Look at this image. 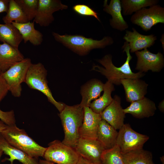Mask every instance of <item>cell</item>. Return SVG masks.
<instances>
[{
    "instance_id": "15",
    "label": "cell",
    "mask_w": 164,
    "mask_h": 164,
    "mask_svg": "<svg viewBox=\"0 0 164 164\" xmlns=\"http://www.w3.org/2000/svg\"><path fill=\"white\" fill-rule=\"evenodd\" d=\"M132 30V32L126 30L123 38L128 43L130 52L131 53L150 47L153 45L157 39L156 36L154 34L142 35L134 28Z\"/></svg>"
},
{
    "instance_id": "14",
    "label": "cell",
    "mask_w": 164,
    "mask_h": 164,
    "mask_svg": "<svg viewBox=\"0 0 164 164\" xmlns=\"http://www.w3.org/2000/svg\"><path fill=\"white\" fill-rule=\"evenodd\" d=\"M123 109L121 105V98L115 95L111 103L100 114L101 119L116 130H119L124 124L125 114Z\"/></svg>"
},
{
    "instance_id": "1",
    "label": "cell",
    "mask_w": 164,
    "mask_h": 164,
    "mask_svg": "<svg viewBox=\"0 0 164 164\" xmlns=\"http://www.w3.org/2000/svg\"><path fill=\"white\" fill-rule=\"evenodd\" d=\"M122 49H123V52H126L127 58L121 66L118 67H116L113 63L112 55L108 54L97 60L103 67L94 65L92 69L93 70L100 73L106 77L108 81L116 85H120L121 80L122 79H140L145 75L143 73L139 71L134 73L132 70L129 63L132 57L130 54L128 42H125Z\"/></svg>"
},
{
    "instance_id": "37",
    "label": "cell",
    "mask_w": 164,
    "mask_h": 164,
    "mask_svg": "<svg viewBox=\"0 0 164 164\" xmlns=\"http://www.w3.org/2000/svg\"><path fill=\"white\" fill-rule=\"evenodd\" d=\"M164 100L162 101L159 104L158 108L159 110L162 112H164Z\"/></svg>"
},
{
    "instance_id": "32",
    "label": "cell",
    "mask_w": 164,
    "mask_h": 164,
    "mask_svg": "<svg viewBox=\"0 0 164 164\" xmlns=\"http://www.w3.org/2000/svg\"><path fill=\"white\" fill-rule=\"evenodd\" d=\"M0 119L8 125H16L14 112L13 110L4 111L0 109Z\"/></svg>"
},
{
    "instance_id": "5",
    "label": "cell",
    "mask_w": 164,
    "mask_h": 164,
    "mask_svg": "<svg viewBox=\"0 0 164 164\" xmlns=\"http://www.w3.org/2000/svg\"><path fill=\"white\" fill-rule=\"evenodd\" d=\"M47 74V71L42 63H32L27 71L24 82L30 88L38 90L46 96L48 101L60 112L65 104L57 101L53 97L48 85Z\"/></svg>"
},
{
    "instance_id": "20",
    "label": "cell",
    "mask_w": 164,
    "mask_h": 164,
    "mask_svg": "<svg viewBox=\"0 0 164 164\" xmlns=\"http://www.w3.org/2000/svg\"><path fill=\"white\" fill-rule=\"evenodd\" d=\"M0 149L5 154L9 157L6 158L3 161L6 160L10 162L13 164L15 160L19 161L22 164H39L38 159L32 158L27 154L10 145L0 133Z\"/></svg>"
},
{
    "instance_id": "39",
    "label": "cell",
    "mask_w": 164,
    "mask_h": 164,
    "mask_svg": "<svg viewBox=\"0 0 164 164\" xmlns=\"http://www.w3.org/2000/svg\"><path fill=\"white\" fill-rule=\"evenodd\" d=\"M164 34H162V35L161 38V39H160V41L161 42L162 45V48H163V51L164 50Z\"/></svg>"
},
{
    "instance_id": "19",
    "label": "cell",
    "mask_w": 164,
    "mask_h": 164,
    "mask_svg": "<svg viewBox=\"0 0 164 164\" xmlns=\"http://www.w3.org/2000/svg\"><path fill=\"white\" fill-rule=\"evenodd\" d=\"M24 58L18 48L5 43H0V69L2 73Z\"/></svg>"
},
{
    "instance_id": "41",
    "label": "cell",
    "mask_w": 164,
    "mask_h": 164,
    "mask_svg": "<svg viewBox=\"0 0 164 164\" xmlns=\"http://www.w3.org/2000/svg\"><path fill=\"white\" fill-rule=\"evenodd\" d=\"M1 73H2V72H1V70L0 69V74H1Z\"/></svg>"
},
{
    "instance_id": "21",
    "label": "cell",
    "mask_w": 164,
    "mask_h": 164,
    "mask_svg": "<svg viewBox=\"0 0 164 164\" xmlns=\"http://www.w3.org/2000/svg\"><path fill=\"white\" fill-rule=\"evenodd\" d=\"M104 84L100 80L93 79L84 85L80 90L82 99L80 105L83 107H89L92 100L100 96L104 90Z\"/></svg>"
},
{
    "instance_id": "4",
    "label": "cell",
    "mask_w": 164,
    "mask_h": 164,
    "mask_svg": "<svg viewBox=\"0 0 164 164\" xmlns=\"http://www.w3.org/2000/svg\"><path fill=\"white\" fill-rule=\"evenodd\" d=\"M1 134L10 145L30 157L37 159L43 157L46 148L38 144L28 135L24 130L19 128L16 125H8Z\"/></svg>"
},
{
    "instance_id": "12",
    "label": "cell",
    "mask_w": 164,
    "mask_h": 164,
    "mask_svg": "<svg viewBox=\"0 0 164 164\" xmlns=\"http://www.w3.org/2000/svg\"><path fill=\"white\" fill-rule=\"evenodd\" d=\"M67 8L68 6L62 4L60 0H38L34 21L41 26H48L54 20V12Z\"/></svg>"
},
{
    "instance_id": "40",
    "label": "cell",
    "mask_w": 164,
    "mask_h": 164,
    "mask_svg": "<svg viewBox=\"0 0 164 164\" xmlns=\"http://www.w3.org/2000/svg\"><path fill=\"white\" fill-rule=\"evenodd\" d=\"M3 153V151H2V150L1 149H0V159Z\"/></svg>"
},
{
    "instance_id": "18",
    "label": "cell",
    "mask_w": 164,
    "mask_h": 164,
    "mask_svg": "<svg viewBox=\"0 0 164 164\" xmlns=\"http://www.w3.org/2000/svg\"><path fill=\"white\" fill-rule=\"evenodd\" d=\"M103 7V11L112 17L109 22L113 29L123 31L128 28V25L122 14L121 0H111L108 5V0H105L104 1Z\"/></svg>"
},
{
    "instance_id": "30",
    "label": "cell",
    "mask_w": 164,
    "mask_h": 164,
    "mask_svg": "<svg viewBox=\"0 0 164 164\" xmlns=\"http://www.w3.org/2000/svg\"><path fill=\"white\" fill-rule=\"evenodd\" d=\"M26 17L28 21L34 19L37 9L38 0H15Z\"/></svg>"
},
{
    "instance_id": "9",
    "label": "cell",
    "mask_w": 164,
    "mask_h": 164,
    "mask_svg": "<svg viewBox=\"0 0 164 164\" xmlns=\"http://www.w3.org/2000/svg\"><path fill=\"white\" fill-rule=\"evenodd\" d=\"M130 21L148 31L158 23H164V8L158 4L143 8L131 16Z\"/></svg>"
},
{
    "instance_id": "26",
    "label": "cell",
    "mask_w": 164,
    "mask_h": 164,
    "mask_svg": "<svg viewBox=\"0 0 164 164\" xmlns=\"http://www.w3.org/2000/svg\"><path fill=\"white\" fill-rule=\"evenodd\" d=\"M123 156L125 164H154L151 153L143 149L130 152Z\"/></svg>"
},
{
    "instance_id": "42",
    "label": "cell",
    "mask_w": 164,
    "mask_h": 164,
    "mask_svg": "<svg viewBox=\"0 0 164 164\" xmlns=\"http://www.w3.org/2000/svg\"></svg>"
},
{
    "instance_id": "36",
    "label": "cell",
    "mask_w": 164,
    "mask_h": 164,
    "mask_svg": "<svg viewBox=\"0 0 164 164\" xmlns=\"http://www.w3.org/2000/svg\"><path fill=\"white\" fill-rule=\"evenodd\" d=\"M77 164H94L86 160L80 156L79 160Z\"/></svg>"
},
{
    "instance_id": "29",
    "label": "cell",
    "mask_w": 164,
    "mask_h": 164,
    "mask_svg": "<svg viewBox=\"0 0 164 164\" xmlns=\"http://www.w3.org/2000/svg\"><path fill=\"white\" fill-rule=\"evenodd\" d=\"M101 159L102 164H125L123 155L116 144L111 149H105Z\"/></svg>"
},
{
    "instance_id": "10",
    "label": "cell",
    "mask_w": 164,
    "mask_h": 164,
    "mask_svg": "<svg viewBox=\"0 0 164 164\" xmlns=\"http://www.w3.org/2000/svg\"><path fill=\"white\" fill-rule=\"evenodd\" d=\"M74 149L80 156L94 164H102L101 156L105 149L97 139L80 138Z\"/></svg>"
},
{
    "instance_id": "2",
    "label": "cell",
    "mask_w": 164,
    "mask_h": 164,
    "mask_svg": "<svg viewBox=\"0 0 164 164\" xmlns=\"http://www.w3.org/2000/svg\"><path fill=\"white\" fill-rule=\"evenodd\" d=\"M60 113L64 133L62 142L74 149L80 138L79 131L83 120L84 107L80 104L72 106L65 104Z\"/></svg>"
},
{
    "instance_id": "35",
    "label": "cell",
    "mask_w": 164,
    "mask_h": 164,
    "mask_svg": "<svg viewBox=\"0 0 164 164\" xmlns=\"http://www.w3.org/2000/svg\"><path fill=\"white\" fill-rule=\"evenodd\" d=\"M8 126L3 121L0 120V133L6 129Z\"/></svg>"
},
{
    "instance_id": "24",
    "label": "cell",
    "mask_w": 164,
    "mask_h": 164,
    "mask_svg": "<svg viewBox=\"0 0 164 164\" xmlns=\"http://www.w3.org/2000/svg\"><path fill=\"white\" fill-rule=\"evenodd\" d=\"M18 29L12 23L0 24V41L18 48L22 41Z\"/></svg>"
},
{
    "instance_id": "23",
    "label": "cell",
    "mask_w": 164,
    "mask_h": 164,
    "mask_svg": "<svg viewBox=\"0 0 164 164\" xmlns=\"http://www.w3.org/2000/svg\"><path fill=\"white\" fill-rule=\"evenodd\" d=\"M118 132L105 121L102 119L98 128L97 139L105 149L113 147L116 143Z\"/></svg>"
},
{
    "instance_id": "13",
    "label": "cell",
    "mask_w": 164,
    "mask_h": 164,
    "mask_svg": "<svg viewBox=\"0 0 164 164\" xmlns=\"http://www.w3.org/2000/svg\"><path fill=\"white\" fill-rule=\"evenodd\" d=\"M82 124L79 131L80 138L97 139L99 124L102 120L100 114L94 112L89 107H84Z\"/></svg>"
},
{
    "instance_id": "27",
    "label": "cell",
    "mask_w": 164,
    "mask_h": 164,
    "mask_svg": "<svg viewBox=\"0 0 164 164\" xmlns=\"http://www.w3.org/2000/svg\"><path fill=\"white\" fill-rule=\"evenodd\" d=\"M158 0H121L122 14L130 15L141 9L157 5Z\"/></svg>"
},
{
    "instance_id": "22",
    "label": "cell",
    "mask_w": 164,
    "mask_h": 164,
    "mask_svg": "<svg viewBox=\"0 0 164 164\" xmlns=\"http://www.w3.org/2000/svg\"><path fill=\"white\" fill-rule=\"evenodd\" d=\"M34 22L24 23L12 22V24L19 30L24 43L29 41L34 46L40 45L43 41V35L34 27Z\"/></svg>"
},
{
    "instance_id": "28",
    "label": "cell",
    "mask_w": 164,
    "mask_h": 164,
    "mask_svg": "<svg viewBox=\"0 0 164 164\" xmlns=\"http://www.w3.org/2000/svg\"><path fill=\"white\" fill-rule=\"evenodd\" d=\"M2 20L5 24L12 23L13 22L18 23L29 22L15 0H9L7 14L3 17Z\"/></svg>"
},
{
    "instance_id": "31",
    "label": "cell",
    "mask_w": 164,
    "mask_h": 164,
    "mask_svg": "<svg viewBox=\"0 0 164 164\" xmlns=\"http://www.w3.org/2000/svg\"><path fill=\"white\" fill-rule=\"evenodd\" d=\"M73 9L74 12L80 15L93 16L100 22L98 16V13L88 5L84 4H77L74 5Z\"/></svg>"
},
{
    "instance_id": "3",
    "label": "cell",
    "mask_w": 164,
    "mask_h": 164,
    "mask_svg": "<svg viewBox=\"0 0 164 164\" xmlns=\"http://www.w3.org/2000/svg\"><path fill=\"white\" fill-rule=\"evenodd\" d=\"M52 35L56 41L81 56L87 54L93 49L104 48L112 45L114 42L113 38L109 36L97 40L80 35H62L54 32Z\"/></svg>"
},
{
    "instance_id": "25",
    "label": "cell",
    "mask_w": 164,
    "mask_h": 164,
    "mask_svg": "<svg viewBox=\"0 0 164 164\" xmlns=\"http://www.w3.org/2000/svg\"><path fill=\"white\" fill-rule=\"evenodd\" d=\"M114 90V84L107 81L104 84L102 96L91 103L89 107L94 112L101 114L112 102L113 98L111 94Z\"/></svg>"
},
{
    "instance_id": "6",
    "label": "cell",
    "mask_w": 164,
    "mask_h": 164,
    "mask_svg": "<svg viewBox=\"0 0 164 164\" xmlns=\"http://www.w3.org/2000/svg\"><path fill=\"white\" fill-rule=\"evenodd\" d=\"M80 156L75 149L57 140L50 143L43 157L55 164H77Z\"/></svg>"
},
{
    "instance_id": "8",
    "label": "cell",
    "mask_w": 164,
    "mask_h": 164,
    "mask_svg": "<svg viewBox=\"0 0 164 164\" xmlns=\"http://www.w3.org/2000/svg\"><path fill=\"white\" fill-rule=\"evenodd\" d=\"M149 137L138 133L128 124H124L119 129L116 144L119 147L122 155L130 152L143 149Z\"/></svg>"
},
{
    "instance_id": "11",
    "label": "cell",
    "mask_w": 164,
    "mask_h": 164,
    "mask_svg": "<svg viewBox=\"0 0 164 164\" xmlns=\"http://www.w3.org/2000/svg\"><path fill=\"white\" fill-rule=\"evenodd\" d=\"M135 53L137 60L135 69L139 72L144 73L151 70L159 72L164 67V56L160 52L154 54L145 49Z\"/></svg>"
},
{
    "instance_id": "16",
    "label": "cell",
    "mask_w": 164,
    "mask_h": 164,
    "mask_svg": "<svg viewBox=\"0 0 164 164\" xmlns=\"http://www.w3.org/2000/svg\"><path fill=\"white\" fill-rule=\"evenodd\" d=\"M120 82L124 87L127 102L131 103L142 99L147 93L148 84L140 79H124Z\"/></svg>"
},
{
    "instance_id": "34",
    "label": "cell",
    "mask_w": 164,
    "mask_h": 164,
    "mask_svg": "<svg viewBox=\"0 0 164 164\" xmlns=\"http://www.w3.org/2000/svg\"><path fill=\"white\" fill-rule=\"evenodd\" d=\"M9 1V0H0V13L7 12Z\"/></svg>"
},
{
    "instance_id": "17",
    "label": "cell",
    "mask_w": 164,
    "mask_h": 164,
    "mask_svg": "<svg viewBox=\"0 0 164 164\" xmlns=\"http://www.w3.org/2000/svg\"><path fill=\"white\" fill-rule=\"evenodd\" d=\"M131 103L129 106L123 109V112L137 118L153 116L156 110L155 102L145 97Z\"/></svg>"
},
{
    "instance_id": "7",
    "label": "cell",
    "mask_w": 164,
    "mask_h": 164,
    "mask_svg": "<svg viewBox=\"0 0 164 164\" xmlns=\"http://www.w3.org/2000/svg\"><path fill=\"white\" fill-rule=\"evenodd\" d=\"M28 58L11 67L1 74L7 83L12 95L19 97L21 94V84L25 82L28 70L32 64Z\"/></svg>"
},
{
    "instance_id": "33",
    "label": "cell",
    "mask_w": 164,
    "mask_h": 164,
    "mask_svg": "<svg viewBox=\"0 0 164 164\" xmlns=\"http://www.w3.org/2000/svg\"><path fill=\"white\" fill-rule=\"evenodd\" d=\"M9 91L8 86L5 80L0 74V104Z\"/></svg>"
},
{
    "instance_id": "38",
    "label": "cell",
    "mask_w": 164,
    "mask_h": 164,
    "mask_svg": "<svg viewBox=\"0 0 164 164\" xmlns=\"http://www.w3.org/2000/svg\"><path fill=\"white\" fill-rule=\"evenodd\" d=\"M39 164H55L48 162L45 160L39 159Z\"/></svg>"
}]
</instances>
